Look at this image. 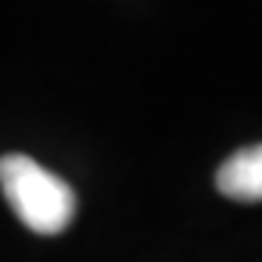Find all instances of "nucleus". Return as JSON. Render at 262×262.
<instances>
[{
    "instance_id": "nucleus-1",
    "label": "nucleus",
    "mask_w": 262,
    "mask_h": 262,
    "mask_svg": "<svg viewBox=\"0 0 262 262\" xmlns=\"http://www.w3.org/2000/svg\"><path fill=\"white\" fill-rule=\"evenodd\" d=\"M0 190L16 218L41 237L63 234L76 218L73 186L29 155L13 152L0 158Z\"/></svg>"
},
{
    "instance_id": "nucleus-2",
    "label": "nucleus",
    "mask_w": 262,
    "mask_h": 262,
    "mask_svg": "<svg viewBox=\"0 0 262 262\" xmlns=\"http://www.w3.org/2000/svg\"><path fill=\"white\" fill-rule=\"evenodd\" d=\"M215 186L228 199L262 202V142L243 145L231 158H224L215 174Z\"/></svg>"
}]
</instances>
